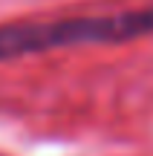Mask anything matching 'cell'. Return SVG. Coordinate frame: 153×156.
Instances as JSON below:
<instances>
[{
	"mask_svg": "<svg viewBox=\"0 0 153 156\" xmlns=\"http://www.w3.org/2000/svg\"><path fill=\"white\" fill-rule=\"evenodd\" d=\"M153 35V6L113 12L92 17H64V20H23L0 26V61H15L23 55L78 46L127 44Z\"/></svg>",
	"mask_w": 153,
	"mask_h": 156,
	"instance_id": "cell-1",
	"label": "cell"
}]
</instances>
